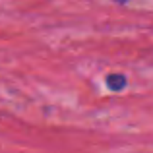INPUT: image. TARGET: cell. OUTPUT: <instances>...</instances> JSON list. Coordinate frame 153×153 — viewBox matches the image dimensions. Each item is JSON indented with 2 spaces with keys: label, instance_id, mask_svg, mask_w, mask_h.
<instances>
[{
  "label": "cell",
  "instance_id": "obj_1",
  "mask_svg": "<svg viewBox=\"0 0 153 153\" xmlns=\"http://www.w3.org/2000/svg\"><path fill=\"white\" fill-rule=\"evenodd\" d=\"M107 85H108V89L111 91H122L124 87H126V83H128V79L124 78L122 74H111V76H107Z\"/></svg>",
  "mask_w": 153,
  "mask_h": 153
}]
</instances>
